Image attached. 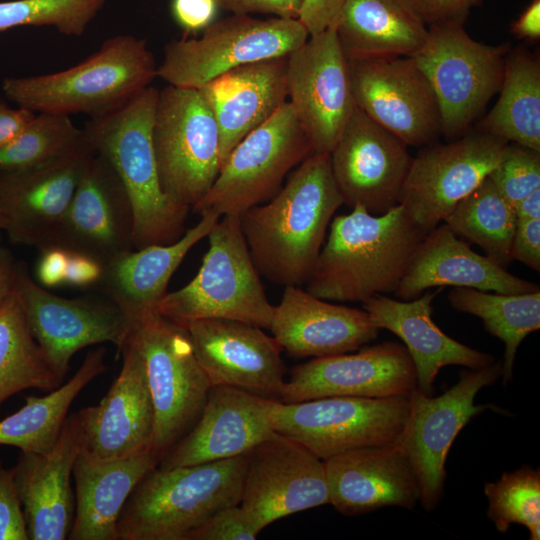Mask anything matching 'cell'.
Instances as JSON below:
<instances>
[{"instance_id":"1","label":"cell","mask_w":540,"mask_h":540,"mask_svg":"<svg viewBox=\"0 0 540 540\" xmlns=\"http://www.w3.org/2000/svg\"><path fill=\"white\" fill-rule=\"evenodd\" d=\"M342 204L330 154L312 153L272 199L240 215L259 274L283 286L306 283Z\"/></svg>"},{"instance_id":"2","label":"cell","mask_w":540,"mask_h":540,"mask_svg":"<svg viewBox=\"0 0 540 540\" xmlns=\"http://www.w3.org/2000/svg\"><path fill=\"white\" fill-rule=\"evenodd\" d=\"M427 231L401 204L374 215L360 206L332 219L306 290L335 302L395 293Z\"/></svg>"},{"instance_id":"3","label":"cell","mask_w":540,"mask_h":540,"mask_svg":"<svg viewBox=\"0 0 540 540\" xmlns=\"http://www.w3.org/2000/svg\"><path fill=\"white\" fill-rule=\"evenodd\" d=\"M159 91L148 86L119 109L89 119L83 130L123 183L134 214V249L170 244L185 233L190 208L162 190L152 128Z\"/></svg>"},{"instance_id":"4","label":"cell","mask_w":540,"mask_h":540,"mask_svg":"<svg viewBox=\"0 0 540 540\" xmlns=\"http://www.w3.org/2000/svg\"><path fill=\"white\" fill-rule=\"evenodd\" d=\"M250 451L219 461L151 469L121 511L118 540H187L214 513L240 503Z\"/></svg>"},{"instance_id":"5","label":"cell","mask_w":540,"mask_h":540,"mask_svg":"<svg viewBox=\"0 0 540 540\" xmlns=\"http://www.w3.org/2000/svg\"><path fill=\"white\" fill-rule=\"evenodd\" d=\"M157 77V65L146 41L121 34L107 39L88 58L50 74L7 77L5 96L35 113L90 119L105 116L129 102Z\"/></svg>"},{"instance_id":"6","label":"cell","mask_w":540,"mask_h":540,"mask_svg":"<svg viewBox=\"0 0 540 540\" xmlns=\"http://www.w3.org/2000/svg\"><path fill=\"white\" fill-rule=\"evenodd\" d=\"M209 247L195 277L166 293L156 311L182 326L202 319H228L269 329L268 301L239 215H224L207 235Z\"/></svg>"},{"instance_id":"7","label":"cell","mask_w":540,"mask_h":540,"mask_svg":"<svg viewBox=\"0 0 540 540\" xmlns=\"http://www.w3.org/2000/svg\"><path fill=\"white\" fill-rule=\"evenodd\" d=\"M128 338L144 361L154 408L151 449L162 459L198 420L211 383L186 328L157 311L133 321Z\"/></svg>"},{"instance_id":"8","label":"cell","mask_w":540,"mask_h":540,"mask_svg":"<svg viewBox=\"0 0 540 540\" xmlns=\"http://www.w3.org/2000/svg\"><path fill=\"white\" fill-rule=\"evenodd\" d=\"M152 142L163 192L193 208L221 167L218 124L199 88L167 85L159 91Z\"/></svg>"},{"instance_id":"9","label":"cell","mask_w":540,"mask_h":540,"mask_svg":"<svg viewBox=\"0 0 540 540\" xmlns=\"http://www.w3.org/2000/svg\"><path fill=\"white\" fill-rule=\"evenodd\" d=\"M462 23L431 26L412 56L437 100L441 134L456 139L499 92L508 44L487 45L471 38Z\"/></svg>"},{"instance_id":"10","label":"cell","mask_w":540,"mask_h":540,"mask_svg":"<svg viewBox=\"0 0 540 540\" xmlns=\"http://www.w3.org/2000/svg\"><path fill=\"white\" fill-rule=\"evenodd\" d=\"M308 37L306 28L295 18L232 14L211 23L199 38L168 42L157 77L168 85L200 88L233 68L287 57Z\"/></svg>"},{"instance_id":"11","label":"cell","mask_w":540,"mask_h":540,"mask_svg":"<svg viewBox=\"0 0 540 540\" xmlns=\"http://www.w3.org/2000/svg\"><path fill=\"white\" fill-rule=\"evenodd\" d=\"M312 153L310 140L287 101L232 149L213 185L192 209L199 214L240 216L272 199L286 175Z\"/></svg>"},{"instance_id":"12","label":"cell","mask_w":540,"mask_h":540,"mask_svg":"<svg viewBox=\"0 0 540 540\" xmlns=\"http://www.w3.org/2000/svg\"><path fill=\"white\" fill-rule=\"evenodd\" d=\"M410 413V394L386 398L331 396L302 402L274 401L275 432L297 440L325 461L348 450L393 446Z\"/></svg>"},{"instance_id":"13","label":"cell","mask_w":540,"mask_h":540,"mask_svg":"<svg viewBox=\"0 0 540 540\" xmlns=\"http://www.w3.org/2000/svg\"><path fill=\"white\" fill-rule=\"evenodd\" d=\"M502 373L501 361L478 369L463 370L459 381L433 397L418 388L410 394V413L397 446L414 471L419 501L426 511L440 503L446 477L445 464L451 445L464 426L486 409L475 405L477 393L494 384Z\"/></svg>"},{"instance_id":"14","label":"cell","mask_w":540,"mask_h":540,"mask_svg":"<svg viewBox=\"0 0 540 540\" xmlns=\"http://www.w3.org/2000/svg\"><path fill=\"white\" fill-rule=\"evenodd\" d=\"M13 293L49 365L63 383L75 353L87 346L112 343L120 351L131 327L122 309L109 299H69L37 283L17 263Z\"/></svg>"},{"instance_id":"15","label":"cell","mask_w":540,"mask_h":540,"mask_svg":"<svg viewBox=\"0 0 540 540\" xmlns=\"http://www.w3.org/2000/svg\"><path fill=\"white\" fill-rule=\"evenodd\" d=\"M508 144L478 131L423 146L412 158L399 204L418 226L432 230L499 165Z\"/></svg>"},{"instance_id":"16","label":"cell","mask_w":540,"mask_h":540,"mask_svg":"<svg viewBox=\"0 0 540 540\" xmlns=\"http://www.w3.org/2000/svg\"><path fill=\"white\" fill-rule=\"evenodd\" d=\"M287 89L313 153H330L356 108L349 62L334 27L309 36L288 55Z\"/></svg>"},{"instance_id":"17","label":"cell","mask_w":540,"mask_h":540,"mask_svg":"<svg viewBox=\"0 0 540 540\" xmlns=\"http://www.w3.org/2000/svg\"><path fill=\"white\" fill-rule=\"evenodd\" d=\"M239 504L259 533L281 518L329 504L324 461L273 432L249 453Z\"/></svg>"},{"instance_id":"18","label":"cell","mask_w":540,"mask_h":540,"mask_svg":"<svg viewBox=\"0 0 540 540\" xmlns=\"http://www.w3.org/2000/svg\"><path fill=\"white\" fill-rule=\"evenodd\" d=\"M348 62L355 104L369 118L408 146L429 145L441 134L434 91L412 57Z\"/></svg>"},{"instance_id":"19","label":"cell","mask_w":540,"mask_h":540,"mask_svg":"<svg viewBox=\"0 0 540 540\" xmlns=\"http://www.w3.org/2000/svg\"><path fill=\"white\" fill-rule=\"evenodd\" d=\"M407 147L356 106L329 153L343 204L374 215L397 206L412 162Z\"/></svg>"},{"instance_id":"20","label":"cell","mask_w":540,"mask_h":540,"mask_svg":"<svg viewBox=\"0 0 540 540\" xmlns=\"http://www.w3.org/2000/svg\"><path fill=\"white\" fill-rule=\"evenodd\" d=\"M417 388L413 361L403 344L386 341L357 353L314 358L292 368L281 401L331 396L386 398Z\"/></svg>"},{"instance_id":"21","label":"cell","mask_w":540,"mask_h":540,"mask_svg":"<svg viewBox=\"0 0 540 540\" xmlns=\"http://www.w3.org/2000/svg\"><path fill=\"white\" fill-rule=\"evenodd\" d=\"M133 237L134 214L128 193L111 164L95 153L49 247L85 254L105 265L133 250Z\"/></svg>"},{"instance_id":"22","label":"cell","mask_w":540,"mask_h":540,"mask_svg":"<svg viewBox=\"0 0 540 540\" xmlns=\"http://www.w3.org/2000/svg\"><path fill=\"white\" fill-rule=\"evenodd\" d=\"M94 155L88 143L42 166L0 171V229L11 243L39 250L51 245L78 182Z\"/></svg>"},{"instance_id":"23","label":"cell","mask_w":540,"mask_h":540,"mask_svg":"<svg viewBox=\"0 0 540 540\" xmlns=\"http://www.w3.org/2000/svg\"><path fill=\"white\" fill-rule=\"evenodd\" d=\"M211 386L224 385L281 401L282 348L262 328L228 319H202L184 326Z\"/></svg>"},{"instance_id":"24","label":"cell","mask_w":540,"mask_h":540,"mask_svg":"<svg viewBox=\"0 0 540 540\" xmlns=\"http://www.w3.org/2000/svg\"><path fill=\"white\" fill-rule=\"evenodd\" d=\"M83 444L84 425L79 410L67 417L48 453L20 452L12 468L29 540L68 538L75 510L71 478Z\"/></svg>"},{"instance_id":"25","label":"cell","mask_w":540,"mask_h":540,"mask_svg":"<svg viewBox=\"0 0 540 540\" xmlns=\"http://www.w3.org/2000/svg\"><path fill=\"white\" fill-rule=\"evenodd\" d=\"M274 401L230 386H211L196 423L158 465H195L249 452L275 432L270 421Z\"/></svg>"},{"instance_id":"26","label":"cell","mask_w":540,"mask_h":540,"mask_svg":"<svg viewBox=\"0 0 540 540\" xmlns=\"http://www.w3.org/2000/svg\"><path fill=\"white\" fill-rule=\"evenodd\" d=\"M120 351L122 367L106 395L80 410L82 451L96 459L123 458L151 448L154 408L144 361L128 337Z\"/></svg>"},{"instance_id":"27","label":"cell","mask_w":540,"mask_h":540,"mask_svg":"<svg viewBox=\"0 0 540 540\" xmlns=\"http://www.w3.org/2000/svg\"><path fill=\"white\" fill-rule=\"evenodd\" d=\"M279 346L295 357L349 353L375 340L376 328L363 309L331 303L299 286H285L269 327Z\"/></svg>"},{"instance_id":"28","label":"cell","mask_w":540,"mask_h":540,"mask_svg":"<svg viewBox=\"0 0 540 540\" xmlns=\"http://www.w3.org/2000/svg\"><path fill=\"white\" fill-rule=\"evenodd\" d=\"M329 504L347 516L397 506L412 509L419 488L412 466L397 446L362 447L324 461Z\"/></svg>"},{"instance_id":"29","label":"cell","mask_w":540,"mask_h":540,"mask_svg":"<svg viewBox=\"0 0 540 540\" xmlns=\"http://www.w3.org/2000/svg\"><path fill=\"white\" fill-rule=\"evenodd\" d=\"M447 286L503 294L540 290L537 284L509 273L488 256L473 251L444 223L426 233L394 294L411 300L431 288Z\"/></svg>"},{"instance_id":"30","label":"cell","mask_w":540,"mask_h":540,"mask_svg":"<svg viewBox=\"0 0 540 540\" xmlns=\"http://www.w3.org/2000/svg\"><path fill=\"white\" fill-rule=\"evenodd\" d=\"M440 289L427 290L411 300L384 294L363 303L372 324L397 335L404 343L417 375V388L432 396L439 371L449 365L478 369L491 364V354L473 349L445 334L433 321V300Z\"/></svg>"},{"instance_id":"31","label":"cell","mask_w":540,"mask_h":540,"mask_svg":"<svg viewBox=\"0 0 540 540\" xmlns=\"http://www.w3.org/2000/svg\"><path fill=\"white\" fill-rule=\"evenodd\" d=\"M287 57L233 68L199 88L218 124L221 164L246 135L288 101Z\"/></svg>"},{"instance_id":"32","label":"cell","mask_w":540,"mask_h":540,"mask_svg":"<svg viewBox=\"0 0 540 540\" xmlns=\"http://www.w3.org/2000/svg\"><path fill=\"white\" fill-rule=\"evenodd\" d=\"M160 461L151 448L116 459H96L81 450L73 468L75 510L68 539L118 540L117 522L125 503Z\"/></svg>"},{"instance_id":"33","label":"cell","mask_w":540,"mask_h":540,"mask_svg":"<svg viewBox=\"0 0 540 540\" xmlns=\"http://www.w3.org/2000/svg\"><path fill=\"white\" fill-rule=\"evenodd\" d=\"M200 221L176 241L164 245H149L119 255L103 265V275L97 285L107 299L119 306L130 319L156 311L167 293L168 283L187 253L221 218L205 211Z\"/></svg>"},{"instance_id":"34","label":"cell","mask_w":540,"mask_h":540,"mask_svg":"<svg viewBox=\"0 0 540 540\" xmlns=\"http://www.w3.org/2000/svg\"><path fill=\"white\" fill-rule=\"evenodd\" d=\"M334 28L348 59L410 57L428 35L401 0H345Z\"/></svg>"},{"instance_id":"35","label":"cell","mask_w":540,"mask_h":540,"mask_svg":"<svg viewBox=\"0 0 540 540\" xmlns=\"http://www.w3.org/2000/svg\"><path fill=\"white\" fill-rule=\"evenodd\" d=\"M105 354L103 347L89 351L68 382L42 397H26L24 406L0 421V445L16 447L22 452L48 453L60 435L75 398L107 370Z\"/></svg>"},{"instance_id":"36","label":"cell","mask_w":540,"mask_h":540,"mask_svg":"<svg viewBox=\"0 0 540 540\" xmlns=\"http://www.w3.org/2000/svg\"><path fill=\"white\" fill-rule=\"evenodd\" d=\"M500 96L479 131L540 152V63L523 49L506 55Z\"/></svg>"},{"instance_id":"37","label":"cell","mask_w":540,"mask_h":540,"mask_svg":"<svg viewBox=\"0 0 540 540\" xmlns=\"http://www.w3.org/2000/svg\"><path fill=\"white\" fill-rule=\"evenodd\" d=\"M451 306L479 317L487 332L504 344L501 377L507 385L513 379L518 347L540 328V290L503 294L473 288H454L448 295Z\"/></svg>"},{"instance_id":"38","label":"cell","mask_w":540,"mask_h":540,"mask_svg":"<svg viewBox=\"0 0 540 540\" xmlns=\"http://www.w3.org/2000/svg\"><path fill=\"white\" fill-rule=\"evenodd\" d=\"M61 384L12 290L0 306V405L22 390L50 392Z\"/></svg>"},{"instance_id":"39","label":"cell","mask_w":540,"mask_h":540,"mask_svg":"<svg viewBox=\"0 0 540 540\" xmlns=\"http://www.w3.org/2000/svg\"><path fill=\"white\" fill-rule=\"evenodd\" d=\"M443 222L457 235L480 246L499 265L505 267L512 261L511 245L517 224L514 207L489 176Z\"/></svg>"},{"instance_id":"40","label":"cell","mask_w":540,"mask_h":540,"mask_svg":"<svg viewBox=\"0 0 540 540\" xmlns=\"http://www.w3.org/2000/svg\"><path fill=\"white\" fill-rule=\"evenodd\" d=\"M83 128L69 115L36 113L27 127L0 147V171H16L59 160L87 145Z\"/></svg>"},{"instance_id":"41","label":"cell","mask_w":540,"mask_h":540,"mask_svg":"<svg viewBox=\"0 0 540 540\" xmlns=\"http://www.w3.org/2000/svg\"><path fill=\"white\" fill-rule=\"evenodd\" d=\"M487 517L496 529L505 533L512 524L523 525L531 540L540 539V472L530 466L505 472L486 482Z\"/></svg>"},{"instance_id":"42","label":"cell","mask_w":540,"mask_h":540,"mask_svg":"<svg viewBox=\"0 0 540 540\" xmlns=\"http://www.w3.org/2000/svg\"><path fill=\"white\" fill-rule=\"evenodd\" d=\"M107 0H11L0 2V33L24 26H49L80 37Z\"/></svg>"},{"instance_id":"43","label":"cell","mask_w":540,"mask_h":540,"mask_svg":"<svg viewBox=\"0 0 540 540\" xmlns=\"http://www.w3.org/2000/svg\"><path fill=\"white\" fill-rule=\"evenodd\" d=\"M489 178L514 206L540 189V152L509 143L502 161Z\"/></svg>"},{"instance_id":"44","label":"cell","mask_w":540,"mask_h":540,"mask_svg":"<svg viewBox=\"0 0 540 540\" xmlns=\"http://www.w3.org/2000/svg\"><path fill=\"white\" fill-rule=\"evenodd\" d=\"M258 534L246 512L236 504L214 513L187 540H255Z\"/></svg>"},{"instance_id":"45","label":"cell","mask_w":540,"mask_h":540,"mask_svg":"<svg viewBox=\"0 0 540 540\" xmlns=\"http://www.w3.org/2000/svg\"><path fill=\"white\" fill-rule=\"evenodd\" d=\"M0 540H29L13 468L0 460Z\"/></svg>"},{"instance_id":"46","label":"cell","mask_w":540,"mask_h":540,"mask_svg":"<svg viewBox=\"0 0 540 540\" xmlns=\"http://www.w3.org/2000/svg\"><path fill=\"white\" fill-rule=\"evenodd\" d=\"M482 0H401L425 26L445 23L464 24L470 10Z\"/></svg>"},{"instance_id":"47","label":"cell","mask_w":540,"mask_h":540,"mask_svg":"<svg viewBox=\"0 0 540 540\" xmlns=\"http://www.w3.org/2000/svg\"><path fill=\"white\" fill-rule=\"evenodd\" d=\"M216 0H171L170 10L174 21L186 34L203 31L215 21Z\"/></svg>"},{"instance_id":"48","label":"cell","mask_w":540,"mask_h":540,"mask_svg":"<svg viewBox=\"0 0 540 540\" xmlns=\"http://www.w3.org/2000/svg\"><path fill=\"white\" fill-rule=\"evenodd\" d=\"M219 8L235 15L266 14L298 19L303 0H216Z\"/></svg>"},{"instance_id":"49","label":"cell","mask_w":540,"mask_h":540,"mask_svg":"<svg viewBox=\"0 0 540 540\" xmlns=\"http://www.w3.org/2000/svg\"><path fill=\"white\" fill-rule=\"evenodd\" d=\"M511 257L534 271H540V219L517 221Z\"/></svg>"},{"instance_id":"50","label":"cell","mask_w":540,"mask_h":540,"mask_svg":"<svg viewBox=\"0 0 540 540\" xmlns=\"http://www.w3.org/2000/svg\"><path fill=\"white\" fill-rule=\"evenodd\" d=\"M345 0H303L298 20L309 36L334 27Z\"/></svg>"},{"instance_id":"51","label":"cell","mask_w":540,"mask_h":540,"mask_svg":"<svg viewBox=\"0 0 540 540\" xmlns=\"http://www.w3.org/2000/svg\"><path fill=\"white\" fill-rule=\"evenodd\" d=\"M36 266L38 283L43 287H57L65 284L68 251L61 247L40 249Z\"/></svg>"},{"instance_id":"52","label":"cell","mask_w":540,"mask_h":540,"mask_svg":"<svg viewBox=\"0 0 540 540\" xmlns=\"http://www.w3.org/2000/svg\"><path fill=\"white\" fill-rule=\"evenodd\" d=\"M102 275L103 264L99 261L85 254L68 251L65 284L79 288L97 286Z\"/></svg>"},{"instance_id":"53","label":"cell","mask_w":540,"mask_h":540,"mask_svg":"<svg viewBox=\"0 0 540 540\" xmlns=\"http://www.w3.org/2000/svg\"><path fill=\"white\" fill-rule=\"evenodd\" d=\"M35 112L25 107L12 108L0 99V147L16 138L31 122Z\"/></svg>"},{"instance_id":"54","label":"cell","mask_w":540,"mask_h":540,"mask_svg":"<svg viewBox=\"0 0 540 540\" xmlns=\"http://www.w3.org/2000/svg\"><path fill=\"white\" fill-rule=\"evenodd\" d=\"M511 31L517 38H540V0H531L513 23Z\"/></svg>"},{"instance_id":"55","label":"cell","mask_w":540,"mask_h":540,"mask_svg":"<svg viewBox=\"0 0 540 540\" xmlns=\"http://www.w3.org/2000/svg\"><path fill=\"white\" fill-rule=\"evenodd\" d=\"M17 263L7 248L0 247V306L12 291Z\"/></svg>"},{"instance_id":"56","label":"cell","mask_w":540,"mask_h":540,"mask_svg":"<svg viewBox=\"0 0 540 540\" xmlns=\"http://www.w3.org/2000/svg\"><path fill=\"white\" fill-rule=\"evenodd\" d=\"M513 207L517 221L540 219V189L532 192Z\"/></svg>"},{"instance_id":"57","label":"cell","mask_w":540,"mask_h":540,"mask_svg":"<svg viewBox=\"0 0 540 540\" xmlns=\"http://www.w3.org/2000/svg\"><path fill=\"white\" fill-rule=\"evenodd\" d=\"M0 232H1V229H0Z\"/></svg>"}]
</instances>
